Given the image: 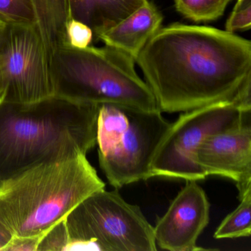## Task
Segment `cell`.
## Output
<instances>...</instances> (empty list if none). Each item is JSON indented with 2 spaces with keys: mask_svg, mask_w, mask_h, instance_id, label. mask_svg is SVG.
<instances>
[{
  "mask_svg": "<svg viewBox=\"0 0 251 251\" xmlns=\"http://www.w3.org/2000/svg\"><path fill=\"white\" fill-rule=\"evenodd\" d=\"M161 112H186L234 98L251 78V42L226 30L174 23L136 58Z\"/></svg>",
  "mask_w": 251,
  "mask_h": 251,
  "instance_id": "1",
  "label": "cell"
},
{
  "mask_svg": "<svg viewBox=\"0 0 251 251\" xmlns=\"http://www.w3.org/2000/svg\"><path fill=\"white\" fill-rule=\"evenodd\" d=\"M99 107L57 96L16 103L0 95V183L41 163L87 155L97 145Z\"/></svg>",
  "mask_w": 251,
  "mask_h": 251,
  "instance_id": "2",
  "label": "cell"
},
{
  "mask_svg": "<svg viewBox=\"0 0 251 251\" xmlns=\"http://www.w3.org/2000/svg\"><path fill=\"white\" fill-rule=\"evenodd\" d=\"M105 184L78 155L33 166L0 183V234L44 236Z\"/></svg>",
  "mask_w": 251,
  "mask_h": 251,
  "instance_id": "3",
  "label": "cell"
},
{
  "mask_svg": "<svg viewBox=\"0 0 251 251\" xmlns=\"http://www.w3.org/2000/svg\"><path fill=\"white\" fill-rule=\"evenodd\" d=\"M134 63L130 55L108 46L57 48L50 55L54 96L82 103L159 110Z\"/></svg>",
  "mask_w": 251,
  "mask_h": 251,
  "instance_id": "4",
  "label": "cell"
},
{
  "mask_svg": "<svg viewBox=\"0 0 251 251\" xmlns=\"http://www.w3.org/2000/svg\"><path fill=\"white\" fill-rule=\"evenodd\" d=\"M170 125L160 110L100 105L98 158L102 173L113 187L118 189L152 177V158Z\"/></svg>",
  "mask_w": 251,
  "mask_h": 251,
  "instance_id": "5",
  "label": "cell"
},
{
  "mask_svg": "<svg viewBox=\"0 0 251 251\" xmlns=\"http://www.w3.org/2000/svg\"><path fill=\"white\" fill-rule=\"evenodd\" d=\"M70 251H155L153 226L117 191H97L65 218Z\"/></svg>",
  "mask_w": 251,
  "mask_h": 251,
  "instance_id": "6",
  "label": "cell"
},
{
  "mask_svg": "<svg viewBox=\"0 0 251 251\" xmlns=\"http://www.w3.org/2000/svg\"><path fill=\"white\" fill-rule=\"evenodd\" d=\"M249 113L251 80L232 99L182 112L155 151L151 165L152 177L203 180L207 176L194 161V151L207 136L237 126Z\"/></svg>",
  "mask_w": 251,
  "mask_h": 251,
  "instance_id": "7",
  "label": "cell"
},
{
  "mask_svg": "<svg viewBox=\"0 0 251 251\" xmlns=\"http://www.w3.org/2000/svg\"><path fill=\"white\" fill-rule=\"evenodd\" d=\"M5 100L29 104L54 96L50 55L39 23H7L0 31Z\"/></svg>",
  "mask_w": 251,
  "mask_h": 251,
  "instance_id": "8",
  "label": "cell"
},
{
  "mask_svg": "<svg viewBox=\"0 0 251 251\" xmlns=\"http://www.w3.org/2000/svg\"><path fill=\"white\" fill-rule=\"evenodd\" d=\"M193 159L205 176L234 181L242 198L251 190V113L237 126L205 138L194 151Z\"/></svg>",
  "mask_w": 251,
  "mask_h": 251,
  "instance_id": "9",
  "label": "cell"
},
{
  "mask_svg": "<svg viewBox=\"0 0 251 251\" xmlns=\"http://www.w3.org/2000/svg\"><path fill=\"white\" fill-rule=\"evenodd\" d=\"M210 204L198 180H186L153 226L157 247L170 251H206L197 241L209 223Z\"/></svg>",
  "mask_w": 251,
  "mask_h": 251,
  "instance_id": "10",
  "label": "cell"
},
{
  "mask_svg": "<svg viewBox=\"0 0 251 251\" xmlns=\"http://www.w3.org/2000/svg\"><path fill=\"white\" fill-rule=\"evenodd\" d=\"M162 14L152 2L130 14L100 37L105 46L130 55L136 61L148 41L161 28Z\"/></svg>",
  "mask_w": 251,
  "mask_h": 251,
  "instance_id": "11",
  "label": "cell"
},
{
  "mask_svg": "<svg viewBox=\"0 0 251 251\" xmlns=\"http://www.w3.org/2000/svg\"><path fill=\"white\" fill-rule=\"evenodd\" d=\"M149 0H68L70 19L89 26L94 42L130 14L146 5Z\"/></svg>",
  "mask_w": 251,
  "mask_h": 251,
  "instance_id": "12",
  "label": "cell"
},
{
  "mask_svg": "<svg viewBox=\"0 0 251 251\" xmlns=\"http://www.w3.org/2000/svg\"><path fill=\"white\" fill-rule=\"evenodd\" d=\"M49 55L67 45L66 27L70 20L68 0H33Z\"/></svg>",
  "mask_w": 251,
  "mask_h": 251,
  "instance_id": "13",
  "label": "cell"
},
{
  "mask_svg": "<svg viewBox=\"0 0 251 251\" xmlns=\"http://www.w3.org/2000/svg\"><path fill=\"white\" fill-rule=\"evenodd\" d=\"M240 203L226 216L214 232L216 239L248 237L251 234V190L239 199Z\"/></svg>",
  "mask_w": 251,
  "mask_h": 251,
  "instance_id": "14",
  "label": "cell"
},
{
  "mask_svg": "<svg viewBox=\"0 0 251 251\" xmlns=\"http://www.w3.org/2000/svg\"><path fill=\"white\" fill-rule=\"evenodd\" d=\"M232 0H175L176 11L185 18L204 23L217 20L224 14Z\"/></svg>",
  "mask_w": 251,
  "mask_h": 251,
  "instance_id": "15",
  "label": "cell"
},
{
  "mask_svg": "<svg viewBox=\"0 0 251 251\" xmlns=\"http://www.w3.org/2000/svg\"><path fill=\"white\" fill-rule=\"evenodd\" d=\"M0 17L7 23H39L33 0H0Z\"/></svg>",
  "mask_w": 251,
  "mask_h": 251,
  "instance_id": "16",
  "label": "cell"
},
{
  "mask_svg": "<svg viewBox=\"0 0 251 251\" xmlns=\"http://www.w3.org/2000/svg\"><path fill=\"white\" fill-rule=\"evenodd\" d=\"M71 242L64 218L47 232L37 251H70Z\"/></svg>",
  "mask_w": 251,
  "mask_h": 251,
  "instance_id": "17",
  "label": "cell"
},
{
  "mask_svg": "<svg viewBox=\"0 0 251 251\" xmlns=\"http://www.w3.org/2000/svg\"><path fill=\"white\" fill-rule=\"evenodd\" d=\"M67 45L76 49H85L94 42L93 32L81 22L70 19L66 27Z\"/></svg>",
  "mask_w": 251,
  "mask_h": 251,
  "instance_id": "18",
  "label": "cell"
},
{
  "mask_svg": "<svg viewBox=\"0 0 251 251\" xmlns=\"http://www.w3.org/2000/svg\"><path fill=\"white\" fill-rule=\"evenodd\" d=\"M251 27V0H237L228 20L226 30L234 33L237 30H248Z\"/></svg>",
  "mask_w": 251,
  "mask_h": 251,
  "instance_id": "19",
  "label": "cell"
},
{
  "mask_svg": "<svg viewBox=\"0 0 251 251\" xmlns=\"http://www.w3.org/2000/svg\"><path fill=\"white\" fill-rule=\"evenodd\" d=\"M43 236L11 237L2 247L1 251H37Z\"/></svg>",
  "mask_w": 251,
  "mask_h": 251,
  "instance_id": "20",
  "label": "cell"
},
{
  "mask_svg": "<svg viewBox=\"0 0 251 251\" xmlns=\"http://www.w3.org/2000/svg\"><path fill=\"white\" fill-rule=\"evenodd\" d=\"M5 90V82H4L3 77H2V73L0 71V95H2V92Z\"/></svg>",
  "mask_w": 251,
  "mask_h": 251,
  "instance_id": "21",
  "label": "cell"
},
{
  "mask_svg": "<svg viewBox=\"0 0 251 251\" xmlns=\"http://www.w3.org/2000/svg\"><path fill=\"white\" fill-rule=\"evenodd\" d=\"M8 239H6L5 236H2V235L0 234V251L2 250V247L5 245L7 242H8Z\"/></svg>",
  "mask_w": 251,
  "mask_h": 251,
  "instance_id": "22",
  "label": "cell"
},
{
  "mask_svg": "<svg viewBox=\"0 0 251 251\" xmlns=\"http://www.w3.org/2000/svg\"><path fill=\"white\" fill-rule=\"evenodd\" d=\"M6 24V22H5V20H2V19L0 17V31L3 29V27H5V25Z\"/></svg>",
  "mask_w": 251,
  "mask_h": 251,
  "instance_id": "23",
  "label": "cell"
}]
</instances>
